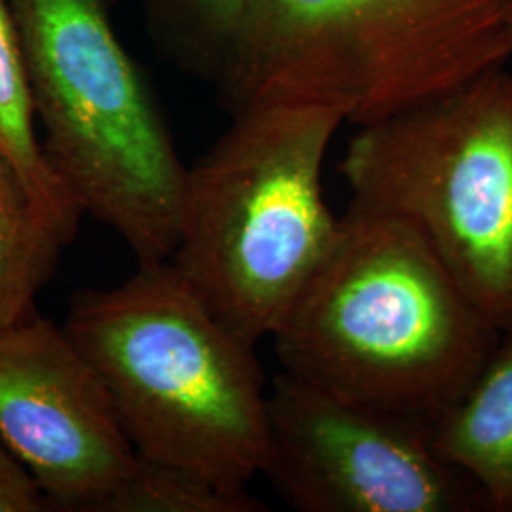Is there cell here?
<instances>
[{
  "label": "cell",
  "mask_w": 512,
  "mask_h": 512,
  "mask_svg": "<svg viewBox=\"0 0 512 512\" xmlns=\"http://www.w3.org/2000/svg\"><path fill=\"white\" fill-rule=\"evenodd\" d=\"M503 334L408 224L349 203L272 338L294 378L435 425Z\"/></svg>",
  "instance_id": "6da1fadb"
},
{
  "label": "cell",
  "mask_w": 512,
  "mask_h": 512,
  "mask_svg": "<svg viewBox=\"0 0 512 512\" xmlns=\"http://www.w3.org/2000/svg\"><path fill=\"white\" fill-rule=\"evenodd\" d=\"M344 103L272 95L232 114L186 171L175 272L243 340L272 338L338 234L323 164Z\"/></svg>",
  "instance_id": "7a4b0ae2"
},
{
  "label": "cell",
  "mask_w": 512,
  "mask_h": 512,
  "mask_svg": "<svg viewBox=\"0 0 512 512\" xmlns=\"http://www.w3.org/2000/svg\"><path fill=\"white\" fill-rule=\"evenodd\" d=\"M109 389L137 458L249 490L270 446L255 344L205 308L169 260L78 291L63 323Z\"/></svg>",
  "instance_id": "3957f363"
},
{
  "label": "cell",
  "mask_w": 512,
  "mask_h": 512,
  "mask_svg": "<svg viewBox=\"0 0 512 512\" xmlns=\"http://www.w3.org/2000/svg\"><path fill=\"white\" fill-rule=\"evenodd\" d=\"M8 2L57 181L139 264L169 260L188 167L105 0Z\"/></svg>",
  "instance_id": "277c9868"
},
{
  "label": "cell",
  "mask_w": 512,
  "mask_h": 512,
  "mask_svg": "<svg viewBox=\"0 0 512 512\" xmlns=\"http://www.w3.org/2000/svg\"><path fill=\"white\" fill-rule=\"evenodd\" d=\"M511 10L512 0H249L215 88L230 114L313 95L363 126L501 67Z\"/></svg>",
  "instance_id": "5b68a950"
},
{
  "label": "cell",
  "mask_w": 512,
  "mask_h": 512,
  "mask_svg": "<svg viewBox=\"0 0 512 512\" xmlns=\"http://www.w3.org/2000/svg\"><path fill=\"white\" fill-rule=\"evenodd\" d=\"M353 205L403 220L512 330V74L488 69L363 124L338 165Z\"/></svg>",
  "instance_id": "8992f818"
},
{
  "label": "cell",
  "mask_w": 512,
  "mask_h": 512,
  "mask_svg": "<svg viewBox=\"0 0 512 512\" xmlns=\"http://www.w3.org/2000/svg\"><path fill=\"white\" fill-rule=\"evenodd\" d=\"M262 469L302 512L488 511L475 482L442 458L427 421L401 416L279 372L268 389Z\"/></svg>",
  "instance_id": "52a82bcc"
},
{
  "label": "cell",
  "mask_w": 512,
  "mask_h": 512,
  "mask_svg": "<svg viewBox=\"0 0 512 512\" xmlns=\"http://www.w3.org/2000/svg\"><path fill=\"white\" fill-rule=\"evenodd\" d=\"M0 440L52 511H99L139 459L97 368L38 311L0 329Z\"/></svg>",
  "instance_id": "ba28073f"
},
{
  "label": "cell",
  "mask_w": 512,
  "mask_h": 512,
  "mask_svg": "<svg viewBox=\"0 0 512 512\" xmlns=\"http://www.w3.org/2000/svg\"><path fill=\"white\" fill-rule=\"evenodd\" d=\"M440 456L469 476L488 511L512 512V330L433 429Z\"/></svg>",
  "instance_id": "9c48e42d"
},
{
  "label": "cell",
  "mask_w": 512,
  "mask_h": 512,
  "mask_svg": "<svg viewBox=\"0 0 512 512\" xmlns=\"http://www.w3.org/2000/svg\"><path fill=\"white\" fill-rule=\"evenodd\" d=\"M0 156L71 245L82 213L44 156L27 63L8 0H0Z\"/></svg>",
  "instance_id": "30bf717a"
},
{
  "label": "cell",
  "mask_w": 512,
  "mask_h": 512,
  "mask_svg": "<svg viewBox=\"0 0 512 512\" xmlns=\"http://www.w3.org/2000/svg\"><path fill=\"white\" fill-rule=\"evenodd\" d=\"M67 239L0 156V329L37 313Z\"/></svg>",
  "instance_id": "8fae6325"
},
{
  "label": "cell",
  "mask_w": 512,
  "mask_h": 512,
  "mask_svg": "<svg viewBox=\"0 0 512 512\" xmlns=\"http://www.w3.org/2000/svg\"><path fill=\"white\" fill-rule=\"evenodd\" d=\"M249 0H145L156 44L184 73L217 84L238 40Z\"/></svg>",
  "instance_id": "7c38bea8"
},
{
  "label": "cell",
  "mask_w": 512,
  "mask_h": 512,
  "mask_svg": "<svg viewBox=\"0 0 512 512\" xmlns=\"http://www.w3.org/2000/svg\"><path fill=\"white\" fill-rule=\"evenodd\" d=\"M249 490H230L183 469L137 459L133 473L97 512H260Z\"/></svg>",
  "instance_id": "4fadbf2b"
},
{
  "label": "cell",
  "mask_w": 512,
  "mask_h": 512,
  "mask_svg": "<svg viewBox=\"0 0 512 512\" xmlns=\"http://www.w3.org/2000/svg\"><path fill=\"white\" fill-rule=\"evenodd\" d=\"M52 511L33 476L0 440V512Z\"/></svg>",
  "instance_id": "5bb4252c"
},
{
  "label": "cell",
  "mask_w": 512,
  "mask_h": 512,
  "mask_svg": "<svg viewBox=\"0 0 512 512\" xmlns=\"http://www.w3.org/2000/svg\"><path fill=\"white\" fill-rule=\"evenodd\" d=\"M507 37H509V48H511V54H512V10H511V18H509V33H507Z\"/></svg>",
  "instance_id": "9a60e30c"
}]
</instances>
